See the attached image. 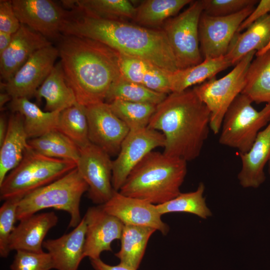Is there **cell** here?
Listing matches in <instances>:
<instances>
[{
	"instance_id": "obj_1",
	"label": "cell",
	"mask_w": 270,
	"mask_h": 270,
	"mask_svg": "<svg viewBox=\"0 0 270 270\" xmlns=\"http://www.w3.org/2000/svg\"><path fill=\"white\" fill-rule=\"evenodd\" d=\"M66 82L84 106L105 102L121 76L119 53L97 40L62 35L58 48Z\"/></svg>"
},
{
	"instance_id": "obj_2",
	"label": "cell",
	"mask_w": 270,
	"mask_h": 270,
	"mask_svg": "<svg viewBox=\"0 0 270 270\" xmlns=\"http://www.w3.org/2000/svg\"><path fill=\"white\" fill-rule=\"evenodd\" d=\"M62 34L97 40L120 54L144 60L169 73L179 70L162 29L78 13L66 24Z\"/></svg>"
},
{
	"instance_id": "obj_3",
	"label": "cell",
	"mask_w": 270,
	"mask_h": 270,
	"mask_svg": "<svg viewBox=\"0 0 270 270\" xmlns=\"http://www.w3.org/2000/svg\"><path fill=\"white\" fill-rule=\"evenodd\" d=\"M164 136V153L187 162L200 154L210 128V112L192 89L173 92L158 105L148 125Z\"/></svg>"
},
{
	"instance_id": "obj_4",
	"label": "cell",
	"mask_w": 270,
	"mask_h": 270,
	"mask_svg": "<svg viewBox=\"0 0 270 270\" xmlns=\"http://www.w3.org/2000/svg\"><path fill=\"white\" fill-rule=\"evenodd\" d=\"M186 172V161L152 150L133 168L118 192L155 205L162 204L181 192Z\"/></svg>"
},
{
	"instance_id": "obj_5",
	"label": "cell",
	"mask_w": 270,
	"mask_h": 270,
	"mask_svg": "<svg viewBox=\"0 0 270 270\" xmlns=\"http://www.w3.org/2000/svg\"><path fill=\"white\" fill-rule=\"evenodd\" d=\"M88 187L76 167L53 182L24 196L18 202L17 220L52 208L67 212L70 216L68 228L76 227L82 220L80 202Z\"/></svg>"
},
{
	"instance_id": "obj_6",
	"label": "cell",
	"mask_w": 270,
	"mask_h": 270,
	"mask_svg": "<svg viewBox=\"0 0 270 270\" xmlns=\"http://www.w3.org/2000/svg\"><path fill=\"white\" fill-rule=\"evenodd\" d=\"M76 167L72 160L49 158L32 149L0 184V198L21 200L30 192L58 179Z\"/></svg>"
},
{
	"instance_id": "obj_7",
	"label": "cell",
	"mask_w": 270,
	"mask_h": 270,
	"mask_svg": "<svg viewBox=\"0 0 270 270\" xmlns=\"http://www.w3.org/2000/svg\"><path fill=\"white\" fill-rule=\"evenodd\" d=\"M253 102L240 94L229 106L224 116L219 136V143L238 150L248 152L258 134L270 120V105L260 110L252 106Z\"/></svg>"
},
{
	"instance_id": "obj_8",
	"label": "cell",
	"mask_w": 270,
	"mask_h": 270,
	"mask_svg": "<svg viewBox=\"0 0 270 270\" xmlns=\"http://www.w3.org/2000/svg\"><path fill=\"white\" fill-rule=\"evenodd\" d=\"M256 52L248 54L222 78L214 77L193 88L210 112V128L214 134L220 132L226 112L244 89L248 70Z\"/></svg>"
},
{
	"instance_id": "obj_9",
	"label": "cell",
	"mask_w": 270,
	"mask_h": 270,
	"mask_svg": "<svg viewBox=\"0 0 270 270\" xmlns=\"http://www.w3.org/2000/svg\"><path fill=\"white\" fill-rule=\"evenodd\" d=\"M203 12L202 0L193 1L183 12L167 20L164 24L166 34L179 70L202 62L198 24Z\"/></svg>"
},
{
	"instance_id": "obj_10",
	"label": "cell",
	"mask_w": 270,
	"mask_h": 270,
	"mask_svg": "<svg viewBox=\"0 0 270 270\" xmlns=\"http://www.w3.org/2000/svg\"><path fill=\"white\" fill-rule=\"evenodd\" d=\"M80 150L76 168L88 186V197L95 204H104L116 191L112 184V160L106 152L90 142Z\"/></svg>"
},
{
	"instance_id": "obj_11",
	"label": "cell",
	"mask_w": 270,
	"mask_h": 270,
	"mask_svg": "<svg viewBox=\"0 0 270 270\" xmlns=\"http://www.w3.org/2000/svg\"><path fill=\"white\" fill-rule=\"evenodd\" d=\"M12 3L20 24L46 38H62L64 26L76 14L51 0H13Z\"/></svg>"
},
{
	"instance_id": "obj_12",
	"label": "cell",
	"mask_w": 270,
	"mask_h": 270,
	"mask_svg": "<svg viewBox=\"0 0 270 270\" xmlns=\"http://www.w3.org/2000/svg\"><path fill=\"white\" fill-rule=\"evenodd\" d=\"M165 145L163 134L148 127L130 130L112 160V184L119 191L133 168L150 152Z\"/></svg>"
},
{
	"instance_id": "obj_13",
	"label": "cell",
	"mask_w": 270,
	"mask_h": 270,
	"mask_svg": "<svg viewBox=\"0 0 270 270\" xmlns=\"http://www.w3.org/2000/svg\"><path fill=\"white\" fill-rule=\"evenodd\" d=\"M254 8V6H251L225 16H212L202 12L199 22L198 36L204 59L226 56L239 26Z\"/></svg>"
},
{
	"instance_id": "obj_14",
	"label": "cell",
	"mask_w": 270,
	"mask_h": 270,
	"mask_svg": "<svg viewBox=\"0 0 270 270\" xmlns=\"http://www.w3.org/2000/svg\"><path fill=\"white\" fill-rule=\"evenodd\" d=\"M59 56L58 48L52 44L35 52L13 76L0 88L8 93L12 98L34 96L54 67Z\"/></svg>"
},
{
	"instance_id": "obj_15",
	"label": "cell",
	"mask_w": 270,
	"mask_h": 270,
	"mask_svg": "<svg viewBox=\"0 0 270 270\" xmlns=\"http://www.w3.org/2000/svg\"><path fill=\"white\" fill-rule=\"evenodd\" d=\"M86 112L90 142L110 156L118 155L130 131L128 126L114 113L106 102L86 106Z\"/></svg>"
},
{
	"instance_id": "obj_16",
	"label": "cell",
	"mask_w": 270,
	"mask_h": 270,
	"mask_svg": "<svg viewBox=\"0 0 270 270\" xmlns=\"http://www.w3.org/2000/svg\"><path fill=\"white\" fill-rule=\"evenodd\" d=\"M84 218L86 222L84 257L98 258L102 252H112V242L121 238L124 224L100 205L90 207Z\"/></svg>"
},
{
	"instance_id": "obj_17",
	"label": "cell",
	"mask_w": 270,
	"mask_h": 270,
	"mask_svg": "<svg viewBox=\"0 0 270 270\" xmlns=\"http://www.w3.org/2000/svg\"><path fill=\"white\" fill-rule=\"evenodd\" d=\"M100 206L104 211L118 218L124 224L151 227L164 235L169 231V226L162 220V215L156 205L147 201L115 191L110 199Z\"/></svg>"
},
{
	"instance_id": "obj_18",
	"label": "cell",
	"mask_w": 270,
	"mask_h": 270,
	"mask_svg": "<svg viewBox=\"0 0 270 270\" xmlns=\"http://www.w3.org/2000/svg\"><path fill=\"white\" fill-rule=\"evenodd\" d=\"M50 45L47 38L21 24L9 46L0 54L1 78L7 82L35 52Z\"/></svg>"
},
{
	"instance_id": "obj_19",
	"label": "cell",
	"mask_w": 270,
	"mask_h": 270,
	"mask_svg": "<svg viewBox=\"0 0 270 270\" xmlns=\"http://www.w3.org/2000/svg\"><path fill=\"white\" fill-rule=\"evenodd\" d=\"M86 222L84 218L70 232L45 240L43 248L50 254L54 269L78 270L84 257Z\"/></svg>"
},
{
	"instance_id": "obj_20",
	"label": "cell",
	"mask_w": 270,
	"mask_h": 270,
	"mask_svg": "<svg viewBox=\"0 0 270 270\" xmlns=\"http://www.w3.org/2000/svg\"><path fill=\"white\" fill-rule=\"evenodd\" d=\"M58 221V216L53 212L36 213L20 220L10 238V251L43 252L44 239Z\"/></svg>"
},
{
	"instance_id": "obj_21",
	"label": "cell",
	"mask_w": 270,
	"mask_h": 270,
	"mask_svg": "<svg viewBox=\"0 0 270 270\" xmlns=\"http://www.w3.org/2000/svg\"><path fill=\"white\" fill-rule=\"evenodd\" d=\"M242 167L238 178L244 188H258L266 180L264 168L270 162V120L258 134L250 149L239 154Z\"/></svg>"
},
{
	"instance_id": "obj_22",
	"label": "cell",
	"mask_w": 270,
	"mask_h": 270,
	"mask_svg": "<svg viewBox=\"0 0 270 270\" xmlns=\"http://www.w3.org/2000/svg\"><path fill=\"white\" fill-rule=\"evenodd\" d=\"M121 74L126 80L158 92H172L170 74L144 60L119 53Z\"/></svg>"
},
{
	"instance_id": "obj_23",
	"label": "cell",
	"mask_w": 270,
	"mask_h": 270,
	"mask_svg": "<svg viewBox=\"0 0 270 270\" xmlns=\"http://www.w3.org/2000/svg\"><path fill=\"white\" fill-rule=\"evenodd\" d=\"M22 115L12 112L8 118V132L0 145V184L7 174L22 160L29 146Z\"/></svg>"
},
{
	"instance_id": "obj_24",
	"label": "cell",
	"mask_w": 270,
	"mask_h": 270,
	"mask_svg": "<svg viewBox=\"0 0 270 270\" xmlns=\"http://www.w3.org/2000/svg\"><path fill=\"white\" fill-rule=\"evenodd\" d=\"M12 112L20 114L28 139L40 136L56 130L60 111H43L28 98H12L8 104Z\"/></svg>"
},
{
	"instance_id": "obj_25",
	"label": "cell",
	"mask_w": 270,
	"mask_h": 270,
	"mask_svg": "<svg viewBox=\"0 0 270 270\" xmlns=\"http://www.w3.org/2000/svg\"><path fill=\"white\" fill-rule=\"evenodd\" d=\"M270 39V13L260 18L246 29L236 33L226 55L232 64L252 51L262 50Z\"/></svg>"
},
{
	"instance_id": "obj_26",
	"label": "cell",
	"mask_w": 270,
	"mask_h": 270,
	"mask_svg": "<svg viewBox=\"0 0 270 270\" xmlns=\"http://www.w3.org/2000/svg\"><path fill=\"white\" fill-rule=\"evenodd\" d=\"M38 101L44 98L47 112L62 111L77 104L72 90L67 84L60 62L57 63L37 90Z\"/></svg>"
},
{
	"instance_id": "obj_27",
	"label": "cell",
	"mask_w": 270,
	"mask_h": 270,
	"mask_svg": "<svg viewBox=\"0 0 270 270\" xmlns=\"http://www.w3.org/2000/svg\"><path fill=\"white\" fill-rule=\"evenodd\" d=\"M233 65L226 56L204 58L192 66L179 70L170 74L172 92H181L191 86L200 84L214 77L220 72Z\"/></svg>"
},
{
	"instance_id": "obj_28",
	"label": "cell",
	"mask_w": 270,
	"mask_h": 270,
	"mask_svg": "<svg viewBox=\"0 0 270 270\" xmlns=\"http://www.w3.org/2000/svg\"><path fill=\"white\" fill-rule=\"evenodd\" d=\"M156 230L152 228L124 224L120 250L115 256L120 264L132 270H138L144 257L148 241Z\"/></svg>"
},
{
	"instance_id": "obj_29",
	"label": "cell",
	"mask_w": 270,
	"mask_h": 270,
	"mask_svg": "<svg viewBox=\"0 0 270 270\" xmlns=\"http://www.w3.org/2000/svg\"><path fill=\"white\" fill-rule=\"evenodd\" d=\"M62 3L78 13L112 20H133L136 10L128 0H66Z\"/></svg>"
},
{
	"instance_id": "obj_30",
	"label": "cell",
	"mask_w": 270,
	"mask_h": 270,
	"mask_svg": "<svg viewBox=\"0 0 270 270\" xmlns=\"http://www.w3.org/2000/svg\"><path fill=\"white\" fill-rule=\"evenodd\" d=\"M242 93L253 102L270 105V49L252 61Z\"/></svg>"
},
{
	"instance_id": "obj_31",
	"label": "cell",
	"mask_w": 270,
	"mask_h": 270,
	"mask_svg": "<svg viewBox=\"0 0 270 270\" xmlns=\"http://www.w3.org/2000/svg\"><path fill=\"white\" fill-rule=\"evenodd\" d=\"M28 144L35 152L49 158L70 160L76 164L80 156V148L57 130L29 139Z\"/></svg>"
},
{
	"instance_id": "obj_32",
	"label": "cell",
	"mask_w": 270,
	"mask_h": 270,
	"mask_svg": "<svg viewBox=\"0 0 270 270\" xmlns=\"http://www.w3.org/2000/svg\"><path fill=\"white\" fill-rule=\"evenodd\" d=\"M190 0H146L136 7L133 19L140 25L156 26L176 14Z\"/></svg>"
},
{
	"instance_id": "obj_33",
	"label": "cell",
	"mask_w": 270,
	"mask_h": 270,
	"mask_svg": "<svg viewBox=\"0 0 270 270\" xmlns=\"http://www.w3.org/2000/svg\"><path fill=\"white\" fill-rule=\"evenodd\" d=\"M56 130L81 148L90 142L86 106L78 103L60 112Z\"/></svg>"
},
{
	"instance_id": "obj_34",
	"label": "cell",
	"mask_w": 270,
	"mask_h": 270,
	"mask_svg": "<svg viewBox=\"0 0 270 270\" xmlns=\"http://www.w3.org/2000/svg\"><path fill=\"white\" fill-rule=\"evenodd\" d=\"M167 95L153 91L142 84L130 81L121 74L112 86L105 102L109 103L114 100H120L157 106Z\"/></svg>"
},
{
	"instance_id": "obj_35",
	"label": "cell",
	"mask_w": 270,
	"mask_h": 270,
	"mask_svg": "<svg viewBox=\"0 0 270 270\" xmlns=\"http://www.w3.org/2000/svg\"><path fill=\"white\" fill-rule=\"evenodd\" d=\"M204 184L200 182L194 191L180 192L174 198L156 205L157 209L162 215L171 212H187L206 219L211 216L212 213L204 196Z\"/></svg>"
},
{
	"instance_id": "obj_36",
	"label": "cell",
	"mask_w": 270,
	"mask_h": 270,
	"mask_svg": "<svg viewBox=\"0 0 270 270\" xmlns=\"http://www.w3.org/2000/svg\"><path fill=\"white\" fill-rule=\"evenodd\" d=\"M114 113L130 130L147 127L156 106L115 100L108 103Z\"/></svg>"
},
{
	"instance_id": "obj_37",
	"label": "cell",
	"mask_w": 270,
	"mask_h": 270,
	"mask_svg": "<svg viewBox=\"0 0 270 270\" xmlns=\"http://www.w3.org/2000/svg\"><path fill=\"white\" fill-rule=\"evenodd\" d=\"M20 199L12 198L4 201L0 208V256L6 258L11 252L10 240L17 220V208Z\"/></svg>"
},
{
	"instance_id": "obj_38",
	"label": "cell",
	"mask_w": 270,
	"mask_h": 270,
	"mask_svg": "<svg viewBox=\"0 0 270 270\" xmlns=\"http://www.w3.org/2000/svg\"><path fill=\"white\" fill-rule=\"evenodd\" d=\"M11 270H52V260L46 252H36L24 250L16 251Z\"/></svg>"
},
{
	"instance_id": "obj_39",
	"label": "cell",
	"mask_w": 270,
	"mask_h": 270,
	"mask_svg": "<svg viewBox=\"0 0 270 270\" xmlns=\"http://www.w3.org/2000/svg\"><path fill=\"white\" fill-rule=\"evenodd\" d=\"M256 0H202L203 12L212 16L232 15L258 2Z\"/></svg>"
},
{
	"instance_id": "obj_40",
	"label": "cell",
	"mask_w": 270,
	"mask_h": 270,
	"mask_svg": "<svg viewBox=\"0 0 270 270\" xmlns=\"http://www.w3.org/2000/svg\"><path fill=\"white\" fill-rule=\"evenodd\" d=\"M21 24L14 10L12 0L0 1V31L12 34L20 28Z\"/></svg>"
},
{
	"instance_id": "obj_41",
	"label": "cell",
	"mask_w": 270,
	"mask_h": 270,
	"mask_svg": "<svg viewBox=\"0 0 270 270\" xmlns=\"http://www.w3.org/2000/svg\"><path fill=\"white\" fill-rule=\"evenodd\" d=\"M269 13H270V0H260L256 8L240 25L237 33L244 30L254 22Z\"/></svg>"
},
{
	"instance_id": "obj_42",
	"label": "cell",
	"mask_w": 270,
	"mask_h": 270,
	"mask_svg": "<svg viewBox=\"0 0 270 270\" xmlns=\"http://www.w3.org/2000/svg\"><path fill=\"white\" fill-rule=\"evenodd\" d=\"M90 261L94 270H132L120 264L116 266L109 265L104 262L100 258L90 259Z\"/></svg>"
},
{
	"instance_id": "obj_43",
	"label": "cell",
	"mask_w": 270,
	"mask_h": 270,
	"mask_svg": "<svg viewBox=\"0 0 270 270\" xmlns=\"http://www.w3.org/2000/svg\"><path fill=\"white\" fill-rule=\"evenodd\" d=\"M12 34L0 31V54L2 53L10 44Z\"/></svg>"
},
{
	"instance_id": "obj_44",
	"label": "cell",
	"mask_w": 270,
	"mask_h": 270,
	"mask_svg": "<svg viewBox=\"0 0 270 270\" xmlns=\"http://www.w3.org/2000/svg\"><path fill=\"white\" fill-rule=\"evenodd\" d=\"M8 119L4 114L0 117V145L3 142L8 129Z\"/></svg>"
},
{
	"instance_id": "obj_45",
	"label": "cell",
	"mask_w": 270,
	"mask_h": 270,
	"mask_svg": "<svg viewBox=\"0 0 270 270\" xmlns=\"http://www.w3.org/2000/svg\"><path fill=\"white\" fill-rule=\"evenodd\" d=\"M12 96L7 92H3L0 94V107L2 110L4 104L12 100Z\"/></svg>"
},
{
	"instance_id": "obj_46",
	"label": "cell",
	"mask_w": 270,
	"mask_h": 270,
	"mask_svg": "<svg viewBox=\"0 0 270 270\" xmlns=\"http://www.w3.org/2000/svg\"><path fill=\"white\" fill-rule=\"evenodd\" d=\"M269 49H270V39L268 44L265 48H264L262 50L256 52V56H259L264 54V52H266Z\"/></svg>"
},
{
	"instance_id": "obj_47",
	"label": "cell",
	"mask_w": 270,
	"mask_h": 270,
	"mask_svg": "<svg viewBox=\"0 0 270 270\" xmlns=\"http://www.w3.org/2000/svg\"><path fill=\"white\" fill-rule=\"evenodd\" d=\"M268 172L270 176V162L268 163Z\"/></svg>"
}]
</instances>
